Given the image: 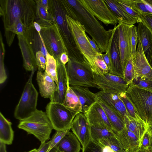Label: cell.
<instances>
[{
	"instance_id": "cell-29",
	"label": "cell",
	"mask_w": 152,
	"mask_h": 152,
	"mask_svg": "<svg viewBox=\"0 0 152 152\" xmlns=\"http://www.w3.org/2000/svg\"><path fill=\"white\" fill-rule=\"evenodd\" d=\"M124 119L125 127L134 133L140 141L149 125L142 121L135 119L127 115H124Z\"/></svg>"
},
{
	"instance_id": "cell-52",
	"label": "cell",
	"mask_w": 152,
	"mask_h": 152,
	"mask_svg": "<svg viewBox=\"0 0 152 152\" xmlns=\"http://www.w3.org/2000/svg\"><path fill=\"white\" fill-rule=\"evenodd\" d=\"M41 2L43 6L47 10H49L48 0H41Z\"/></svg>"
},
{
	"instance_id": "cell-13",
	"label": "cell",
	"mask_w": 152,
	"mask_h": 152,
	"mask_svg": "<svg viewBox=\"0 0 152 152\" xmlns=\"http://www.w3.org/2000/svg\"><path fill=\"white\" fill-rule=\"evenodd\" d=\"M131 25L122 22L117 25L119 46L123 72L126 65L132 55Z\"/></svg>"
},
{
	"instance_id": "cell-48",
	"label": "cell",
	"mask_w": 152,
	"mask_h": 152,
	"mask_svg": "<svg viewBox=\"0 0 152 152\" xmlns=\"http://www.w3.org/2000/svg\"><path fill=\"white\" fill-rule=\"evenodd\" d=\"M141 23L146 26L152 33V15L143 14L141 15Z\"/></svg>"
},
{
	"instance_id": "cell-23",
	"label": "cell",
	"mask_w": 152,
	"mask_h": 152,
	"mask_svg": "<svg viewBox=\"0 0 152 152\" xmlns=\"http://www.w3.org/2000/svg\"><path fill=\"white\" fill-rule=\"evenodd\" d=\"M115 136L126 152H132L139 149L140 140L125 126L121 132L115 134Z\"/></svg>"
},
{
	"instance_id": "cell-12",
	"label": "cell",
	"mask_w": 152,
	"mask_h": 152,
	"mask_svg": "<svg viewBox=\"0 0 152 152\" xmlns=\"http://www.w3.org/2000/svg\"><path fill=\"white\" fill-rule=\"evenodd\" d=\"M96 88L103 91L118 94L125 92L129 85L122 77L109 73L97 75L94 73Z\"/></svg>"
},
{
	"instance_id": "cell-58",
	"label": "cell",
	"mask_w": 152,
	"mask_h": 152,
	"mask_svg": "<svg viewBox=\"0 0 152 152\" xmlns=\"http://www.w3.org/2000/svg\"><path fill=\"white\" fill-rule=\"evenodd\" d=\"M149 64L152 68V59L151 61L149 63Z\"/></svg>"
},
{
	"instance_id": "cell-5",
	"label": "cell",
	"mask_w": 152,
	"mask_h": 152,
	"mask_svg": "<svg viewBox=\"0 0 152 152\" xmlns=\"http://www.w3.org/2000/svg\"><path fill=\"white\" fill-rule=\"evenodd\" d=\"M66 17L78 50L83 56L85 61L88 64L93 72L96 73V60L97 56L101 53L97 52L92 47L87 38L85 29L80 23L66 15Z\"/></svg>"
},
{
	"instance_id": "cell-44",
	"label": "cell",
	"mask_w": 152,
	"mask_h": 152,
	"mask_svg": "<svg viewBox=\"0 0 152 152\" xmlns=\"http://www.w3.org/2000/svg\"><path fill=\"white\" fill-rule=\"evenodd\" d=\"M70 129L65 131H56L51 139L50 140L49 147L47 152L51 149L56 147L61 140L69 131Z\"/></svg>"
},
{
	"instance_id": "cell-4",
	"label": "cell",
	"mask_w": 152,
	"mask_h": 152,
	"mask_svg": "<svg viewBox=\"0 0 152 152\" xmlns=\"http://www.w3.org/2000/svg\"><path fill=\"white\" fill-rule=\"evenodd\" d=\"M18 128L33 135L42 144L50 139L53 128L46 112L37 109L28 117L20 121Z\"/></svg>"
},
{
	"instance_id": "cell-31",
	"label": "cell",
	"mask_w": 152,
	"mask_h": 152,
	"mask_svg": "<svg viewBox=\"0 0 152 152\" xmlns=\"http://www.w3.org/2000/svg\"><path fill=\"white\" fill-rule=\"evenodd\" d=\"M37 5L35 22L41 26L49 25L55 22V20L49 11L42 5L41 0H35Z\"/></svg>"
},
{
	"instance_id": "cell-3",
	"label": "cell",
	"mask_w": 152,
	"mask_h": 152,
	"mask_svg": "<svg viewBox=\"0 0 152 152\" xmlns=\"http://www.w3.org/2000/svg\"><path fill=\"white\" fill-rule=\"evenodd\" d=\"M49 11L57 24L68 52L69 59L80 62L85 61L78 50L69 28L66 14L59 0H48Z\"/></svg>"
},
{
	"instance_id": "cell-30",
	"label": "cell",
	"mask_w": 152,
	"mask_h": 152,
	"mask_svg": "<svg viewBox=\"0 0 152 152\" xmlns=\"http://www.w3.org/2000/svg\"><path fill=\"white\" fill-rule=\"evenodd\" d=\"M12 123L7 120L0 113V142L5 145H10L12 142L14 132Z\"/></svg>"
},
{
	"instance_id": "cell-15",
	"label": "cell",
	"mask_w": 152,
	"mask_h": 152,
	"mask_svg": "<svg viewBox=\"0 0 152 152\" xmlns=\"http://www.w3.org/2000/svg\"><path fill=\"white\" fill-rule=\"evenodd\" d=\"M57 64V90L55 92L50 101L63 104L69 84L66 65L61 61L60 58L56 60Z\"/></svg>"
},
{
	"instance_id": "cell-16",
	"label": "cell",
	"mask_w": 152,
	"mask_h": 152,
	"mask_svg": "<svg viewBox=\"0 0 152 152\" xmlns=\"http://www.w3.org/2000/svg\"><path fill=\"white\" fill-rule=\"evenodd\" d=\"M84 113L90 125L96 124L103 125L115 133L104 110L97 102L92 104Z\"/></svg>"
},
{
	"instance_id": "cell-17",
	"label": "cell",
	"mask_w": 152,
	"mask_h": 152,
	"mask_svg": "<svg viewBox=\"0 0 152 152\" xmlns=\"http://www.w3.org/2000/svg\"><path fill=\"white\" fill-rule=\"evenodd\" d=\"M138 47L133 58L135 77H144L152 80V68L144 53L142 45L138 40Z\"/></svg>"
},
{
	"instance_id": "cell-55",
	"label": "cell",
	"mask_w": 152,
	"mask_h": 152,
	"mask_svg": "<svg viewBox=\"0 0 152 152\" xmlns=\"http://www.w3.org/2000/svg\"><path fill=\"white\" fill-rule=\"evenodd\" d=\"M27 152H38V149L35 148Z\"/></svg>"
},
{
	"instance_id": "cell-39",
	"label": "cell",
	"mask_w": 152,
	"mask_h": 152,
	"mask_svg": "<svg viewBox=\"0 0 152 152\" xmlns=\"http://www.w3.org/2000/svg\"><path fill=\"white\" fill-rule=\"evenodd\" d=\"M82 152H113L110 148L105 147L99 142L93 141H89Z\"/></svg>"
},
{
	"instance_id": "cell-27",
	"label": "cell",
	"mask_w": 152,
	"mask_h": 152,
	"mask_svg": "<svg viewBox=\"0 0 152 152\" xmlns=\"http://www.w3.org/2000/svg\"><path fill=\"white\" fill-rule=\"evenodd\" d=\"M104 110L115 134L121 132L125 127L124 118L102 102L97 101Z\"/></svg>"
},
{
	"instance_id": "cell-24",
	"label": "cell",
	"mask_w": 152,
	"mask_h": 152,
	"mask_svg": "<svg viewBox=\"0 0 152 152\" xmlns=\"http://www.w3.org/2000/svg\"><path fill=\"white\" fill-rule=\"evenodd\" d=\"M24 36L32 48L35 55L37 52L40 51L46 58L48 52L45 48L40 33L37 31L34 24L32 26L26 28Z\"/></svg>"
},
{
	"instance_id": "cell-19",
	"label": "cell",
	"mask_w": 152,
	"mask_h": 152,
	"mask_svg": "<svg viewBox=\"0 0 152 152\" xmlns=\"http://www.w3.org/2000/svg\"><path fill=\"white\" fill-rule=\"evenodd\" d=\"M17 37L23 57L24 68L27 71H35L37 67L35 56L32 48L23 35H18Z\"/></svg>"
},
{
	"instance_id": "cell-45",
	"label": "cell",
	"mask_w": 152,
	"mask_h": 152,
	"mask_svg": "<svg viewBox=\"0 0 152 152\" xmlns=\"http://www.w3.org/2000/svg\"><path fill=\"white\" fill-rule=\"evenodd\" d=\"M138 42V34L137 28L134 25L132 28L131 43L132 55L134 57L136 52V47Z\"/></svg>"
},
{
	"instance_id": "cell-37",
	"label": "cell",
	"mask_w": 152,
	"mask_h": 152,
	"mask_svg": "<svg viewBox=\"0 0 152 152\" xmlns=\"http://www.w3.org/2000/svg\"><path fill=\"white\" fill-rule=\"evenodd\" d=\"M133 58L132 55L127 61L123 72V78L129 85L132 82L135 77Z\"/></svg>"
},
{
	"instance_id": "cell-40",
	"label": "cell",
	"mask_w": 152,
	"mask_h": 152,
	"mask_svg": "<svg viewBox=\"0 0 152 152\" xmlns=\"http://www.w3.org/2000/svg\"><path fill=\"white\" fill-rule=\"evenodd\" d=\"M5 50L1 35H0V83H4L7 78L4 64Z\"/></svg>"
},
{
	"instance_id": "cell-28",
	"label": "cell",
	"mask_w": 152,
	"mask_h": 152,
	"mask_svg": "<svg viewBox=\"0 0 152 152\" xmlns=\"http://www.w3.org/2000/svg\"><path fill=\"white\" fill-rule=\"evenodd\" d=\"M104 0L111 10L118 18L120 22L131 25L137 23L136 20L121 7L117 0Z\"/></svg>"
},
{
	"instance_id": "cell-1",
	"label": "cell",
	"mask_w": 152,
	"mask_h": 152,
	"mask_svg": "<svg viewBox=\"0 0 152 152\" xmlns=\"http://www.w3.org/2000/svg\"><path fill=\"white\" fill-rule=\"evenodd\" d=\"M66 15L79 22L86 32L99 47L100 52H106L113 29L106 30L96 18L79 0H60Z\"/></svg>"
},
{
	"instance_id": "cell-42",
	"label": "cell",
	"mask_w": 152,
	"mask_h": 152,
	"mask_svg": "<svg viewBox=\"0 0 152 152\" xmlns=\"http://www.w3.org/2000/svg\"><path fill=\"white\" fill-rule=\"evenodd\" d=\"M124 10L130 16L134 18L137 23H141V15L129 5L123 2L121 0H117Z\"/></svg>"
},
{
	"instance_id": "cell-8",
	"label": "cell",
	"mask_w": 152,
	"mask_h": 152,
	"mask_svg": "<svg viewBox=\"0 0 152 152\" xmlns=\"http://www.w3.org/2000/svg\"><path fill=\"white\" fill-rule=\"evenodd\" d=\"M46 112L56 131H65L70 129L72 121L78 114L63 104L50 101L46 107Z\"/></svg>"
},
{
	"instance_id": "cell-7",
	"label": "cell",
	"mask_w": 152,
	"mask_h": 152,
	"mask_svg": "<svg viewBox=\"0 0 152 152\" xmlns=\"http://www.w3.org/2000/svg\"><path fill=\"white\" fill-rule=\"evenodd\" d=\"M66 67L70 86L96 88L94 72L87 62L69 58Z\"/></svg>"
},
{
	"instance_id": "cell-35",
	"label": "cell",
	"mask_w": 152,
	"mask_h": 152,
	"mask_svg": "<svg viewBox=\"0 0 152 152\" xmlns=\"http://www.w3.org/2000/svg\"><path fill=\"white\" fill-rule=\"evenodd\" d=\"M98 142L102 145L109 148L113 152H126L115 135L101 139Z\"/></svg>"
},
{
	"instance_id": "cell-49",
	"label": "cell",
	"mask_w": 152,
	"mask_h": 152,
	"mask_svg": "<svg viewBox=\"0 0 152 152\" xmlns=\"http://www.w3.org/2000/svg\"><path fill=\"white\" fill-rule=\"evenodd\" d=\"M87 37L90 45L93 49L98 53H101L100 52L99 48L95 41L93 39H91L87 35Z\"/></svg>"
},
{
	"instance_id": "cell-20",
	"label": "cell",
	"mask_w": 152,
	"mask_h": 152,
	"mask_svg": "<svg viewBox=\"0 0 152 152\" xmlns=\"http://www.w3.org/2000/svg\"><path fill=\"white\" fill-rule=\"evenodd\" d=\"M110 53L111 69L109 73L123 77V71L119 46L117 25L112 40Z\"/></svg>"
},
{
	"instance_id": "cell-54",
	"label": "cell",
	"mask_w": 152,
	"mask_h": 152,
	"mask_svg": "<svg viewBox=\"0 0 152 152\" xmlns=\"http://www.w3.org/2000/svg\"><path fill=\"white\" fill-rule=\"evenodd\" d=\"M137 152H152L150 148L148 149H139Z\"/></svg>"
},
{
	"instance_id": "cell-59",
	"label": "cell",
	"mask_w": 152,
	"mask_h": 152,
	"mask_svg": "<svg viewBox=\"0 0 152 152\" xmlns=\"http://www.w3.org/2000/svg\"><path fill=\"white\" fill-rule=\"evenodd\" d=\"M137 150L136 151H133V152H137Z\"/></svg>"
},
{
	"instance_id": "cell-47",
	"label": "cell",
	"mask_w": 152,
	"mask_h": 152,
	"mask_svg": "<svg viewBox=\"0 0 152 152\" xmlns=\"http://www.w3.org/2000/svg\"><path fill=\"white\" fill-rule=\"evenodd\" d=\"M35 56L38 71L42 72L45 69L47 62L46 58L40 51L37 52Z\"/></svg>"
},
{
	"instance_id": "cell-2",
	"label": "cell",
	"mask_w": 152,
	"mask_h": 152,
	"mask_svg": "<svg viewBox=\"0 0 152 152\" xmlns=\"http://www.w3.org/2000/svg\"><path fill=\"white\" fill-rule=\"evenodd\" d=\"M35 0H0V15L4 30L21 20L26 28L33 25L36 17Z\"/></svg>"
},
{
	"instance_id": "cell-25",
	"label": "cell",
	"mask_w": 152,
	"mask_h": 152,
	"mask_svg": "<svg viewBox=\"0 0 152 152\" xmlns=\"http://www.w3.org/2000/svg\"><path fill=\"white\" fill-rule=\"evenodd\" d=\"M70 86L77 96L81 104L83 113L92 104L96 102L95 93L91 91L88 87L74 86Z\"/></svg>"
},
{
	"instance_id": "cell-38",
	"label": "cell",
	"mask_w": 152,
	"mask_h": 152,
	"mask_svg": "<svg viewBox=\"0 0 152 152\" xmlns=\"http://www.w3.org/2000/svg\"><path fill=\"white\" fill-rule=\"evenodd\" d=\"M121 0L124 3L131 6L141 15L150 14L146 9L143 0Z\"/></svg>"
},
{
	"instance_id": "cell-53",
	"label": "cell",
	"mask_w": 152,
	"mask_h": 152,
	"mask_svg": "<svg viewBox=\"0 0 152 152\" xmlns=\"http://www.w3.org/2000/svg\"><path fill=\"white\" fill-rule=\"evenodd\" d=\"M0 152H7L6 145L0 142Z\"/></svg>"
},
{
	"instance_id": "cell-41",
	"label": "cell",
	"mask_w": 152,
	"mask_h": 152,
	"mask_svg": "<svg viewBox=\"0 0 152 152\" xmlns=\"http://www.w3.org/2000/svg\"><path fill=\"white\" fill-rule=\"evenodd\" d=\"M137 87L152 91V80L144 77H135L130 83Z\"/></svg>"
},
{
	"instance_id": "cell-50",
	"label": "cell",
	"mask_w": 152,
	"mask_h": 152,
	"mask_svg": "<svg viewBox=\"0 0 152 152\" xmlns=\"http://www.w3.org/2000/svg\"><path fill=\"white\" fill-rule=\"evenodd\" d=\"M60 60L61 62L66 65L69 61V58L67 54L66 53H62L60 57Z\"/></svg>"
},
{
	"instance_id": "cell-36",
	"label": "cell",
	"mask_w": 152,
	"mask_h": 152,
	"mask_svg": "<svg viewBox=\"0 0 152 152\" xmlns=\"http://www.w3.org/2000/svg\"><path fill=\"white\" fill-rule=\"evenodd\" d=\"M118 95L125 105L129 116L135 119L143 121L139 116L133 104L126 96L125 92L120 93Z\"/></svg>"
},
{
	"instance_id": "cell-57",
	"label": "cell",
	"mask_w": 152,
	"mask_h": 152,
	"mask_svg": "<svg viewBox=\"0 0 152 152\" xmlns=\"http://www.w3.org/2000/svg\"><path fill=\"white\" fill-rule=\"evenodd\" d=\"M149 128L151 133L152 134V125L149 126Z\"/></svg>"
},
{
	"instance_id": "cell-56",
	"label": "cell",
	"mask_w": 152,
	"mask_h": 152,
	"mask_svg": "<svg viewBox=\"0 0 152 152\" xmlns=\"http://www.w3.org/2000/svg\"><path fill=\"white\" fill-rule=\"evenodd\" d=\"M151 145H150V148L151 150L152 151V134L151 133Z\"/></svg>"
},
{
	"instance_id": "cell-46",
	"label": "cell",
	"mask_w": 152,
	"mask_h": 152,
	"mask_svg": "<svg viewBox=\"0 0 152 152\" xmlns=\"http://www.w3.org/2000/svg\"><path fill=\"white\" fill-rule=\"evenodd\" d=\"M151 136V132L149 127L143 134L140 140L139 149H148L150 148Z\"/></svg>"
},
{
	"instance_id": "cell-9",
	"label": "cell",
	"mask_w": 152,
	"mask_h": 152,
	"mask_svg": "<svg viewBox=\"0 0 152 152\" xmlns=\"http://www.w3.org/2000/svg\"><path fill=\"white\" fill-rule=\"evenodd\" d=\"M35 71L31 72L15 110L14 116L20 121L28 117L37 110L38 93L32 83Z\"/></svg>"
},
{
	"instance_id": "cell-11",
	"label": "cell",
	"mask_w": 152,
	"mask_h": 152,
	"mask_svg": "<svg viewBox=\"0 0 152 152\" xmlns=\"http://www.w3.org/2000/svg\"><path fill=\"white\" fill-rule=\"evenodd\" d=\"M92 14L105 25L116 26L120 22L115 14L111 10L104 0H79Z\"/></svg>"
},
{
	"instance_id": "cell-6",
	"label": "cell",
	"mask_w": 152,
	"mask_h": 152,
	"mask_svg": "<svg viewBox=\"0 0 152 152\" xmlns=\"http://www.w3.org/2000/svg\"><path fill=\"white\" fill-rule=\"evenodd\" d=\"M125 93L141 119L152 125V91L130 84Z\"/></svg>"
},
{
	"instance_id": "cell-43",
	"label": "cell",
	"mask_w": 152,
	"mask_h": 152,
	"mask_svg": "<svg viewBox=\"0 0 152 152\" xmlns=\"http://www.w3.org/2000/svg\"><path fill=\"white\" fill-rule=\"evenodd\" d=\"M101 54L97 56L96 60V71L95 74L97 75H102L109 73L108 67L102 58Z\"/></svg>"
},
{
	"instance_id": "cell-26",
	"label": "cell",
	"mask_w": 152,
	"mask_h": 152,
	"mask_svg": "<svg viewBox=\"0 0 152 152\" xmlns=\"http://www.w3.org/2000/svg\"><path fill=\"white\" fill-rule=\"evenodd\" d=\"M80 143L75 135L69 132L56 147L58 152H80L82 149Z\"/></svg>"
},
{
	"instance_id": "cell-14",
	"label": "cell",
	"mask_w": 152,
	"mask_h": 152,
	"mask_svg": "<svg viewBox=\"0 0 152 152\" xmlns=\"http://www.w3.org/2000/svg\"><path fill=\"white\" fill-rule=\"evenodd\" d=\"M90 127L86 117L83 113H80L76 115L71 126L70 129L82 146V150L91 140Z\"/></svg>"
},
{
	"instance_id": "cell-33",
	"label": "cell",
	"mask_w": 152,
	"mask_h": 152,
	"mask_svg": "<svg viewBox=\"0 0 152 152\" xmlns=\"http://www.w3.org/2000/svg\"><path fill=\"white\" fill-rule=\"evenodd\" d=\"M91 140L98 142L102 139L114 136L115 134L109 130L105 126L100 124L90 125Z\"/></svg>"
},
{
	"instance_id": "cell-22",
	"label": "cell",
	"mask_w": 152,
	"mask_h": 152,
	"mask_svg": "<svg viewBox=\"0 0 152 152\" xmlns=\"http://www.w3.org/2000/svg\"><path fill=\"white\" fill-rule=\"evenodd\" d=\"M137 27L138 40L149 63L152 59V33L142 23H138Z\"/></svg>"
},
{
	"instance_id": "cell-18",
	"label": "cell",
	"mask_w": 152,
	"mask_h": 152,
	"mask_svg": "<svg viewBox=\"0 0 152 152\" xmlns=\"http://www.w3.org/2000/svg\"><path fill=\"white\" fill-rule=\"evenodd\" d=\"M96 102H102L109 108L120 114L124 118L125 115L129 116L125 105L118 94L102 91L95 93Z\"/></svg>"
},
{
	"instance_id": "cell-51",
	"label": "cell",
	"mask_w": 152,
	"mask_h": 152,
	"mask_svg": "<svg viewBox=\"0 0 152 152\" xmlns=\"http://www.w3.org/2000/svg\"><path fill=\"white\" fill-rule=\"evenodd\" d=\"M146 9L150 14L152 15V0H144Z\"/></svg>"
},
{
	"instance_id": "cell-34",
	"label": "cell",
	"mask_w": 152,
	"mask_h": 152,
	"mask_svg": "<svg viewBox=\"0 0 152 152\" xmlns=\"http://www.w3.org/2000/svg\"><path fill=\"white\" fill-rule=\"evenodd\" d=\"M46 59L47 62L45 71L58 86L56 61L53 56L48 53L46 55Z\"/></svg>"
},
{
	"instance_id": "cell-10",
	"label": "cell",
	"mask_w": 152,
	"mask_h": 152,
	"mask_svg": "<svg viewBox=\"0 0 152 152\" xmlns=\"http://www.w3.org/2000/svg\"><path fill=\"white\" fill-rule=\"evenodd\" d=\"M40 34L45 48L50 55L56 60L61 54L68 52L56 23L49 25L41 26Z\"/></svg>"
},
{
	"instance_id": "cell-32",
	"label": "cell",
	"mask_w": 152,
	"mask_h": 152,
	"mask_svg": "<svg viewBox=\"0 0 152 152\" xmlns=\"http://www.w3.org/2000/svg\"><path fill=\"white\" fill-rule=\"evenodd\" d=\"M63 104L74 111L78 113H83L82 107L79 100L69 83Z\"/></svg>"
},
{
	"instance_id": "cell-21",
	"label": "cell",
	"mask_w": 152,
	"mask_h": 152,
	"mask_svg": "<svg viewBox=\"0 0 152 152\" xmlns=\"http://www.w3.org/2000/svg\"><path fill=\"white\" fill-rule=\"evenodd\" d=\"M36 80L41 96L48 98L50 100L58 90L57 85L45 71L42 72L38 71Z\"/></svg>"
}]
</instances>
